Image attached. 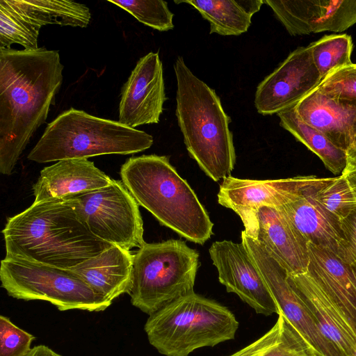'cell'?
Returning <instances> with one entry per match:
<instances>
[{
	"label": "cell",
	"mask_w": 356,
	"mask_h": 356,
	"mask_svg": "<svg viewBox=\"0 0 356 356\" xmlns=\"http://www.w3.org/2000/svg\"><path fill=\"white\" fill-rule=\"evenodd\" d=\"M58 51L0 48V172L10 175L63 82Z\"/></svg>",
	"instance_id": "6da1fadb"
},
{
	"label": "cell",
	"mask_w": 356,
	"mask_h": 356,
	"mask_svg": "<svg viewBox=\"0 0 356 356\" xmlns=\"http://www.w3.org/2000/svg\"><path fill=\"white\" fill-rule=\"evenodd\" d=\"M6 257L70 269L113 245L93 235L72 199L33 202L8 218L2 230Z\"/></svg>",
	"instance_id": "7a4b0ae2"
},
{
	"label": "cell",
	"mask_w": 356,
	"mask_h": 356,
	"mask_svg": "<svg viewBox=\"0 0 356 356\" xmlns=\"http://www.w3.org/2000/svg\"><path fill=\"white\" fill-rule=\"evenodd\" d=\"M174 70L175 114L186 149L212 180H223L231 176L236 163L231 118L216 91L191 72L181 56L175 61Z\"/></svg>",
	"instance_id": "3957f363"
},
{
	"label": "cell",
	"mask_w": 356,
	"mask_h": 356,
	"mask_svg": "<svg viewBox=\"0 0 356 356\" xmlns=\"http://www.w3.org/2000/svg\"><path fill=\"white\" fill-rule=\"evenodd\" d=\"M121 181L138 204L161 224L187 240L204 244L213 223L187 181L156 154L132 156L121 166Z\"/></svg>",
	"instance_id": "277c9868"
},
{
	"label": "cell",
	"mask_w": 356,
	"mask_h": 356,
	"mask_svg": "<svg viewBox=\"0 0 356 356\" xmlns=\"http://www.w3.org/2000/svg\"><path fill=\"white\" fill-rule=\"evenodd\" d=\"M149 134L71 108L49 123L28 159L49 163L104 154H131L153 144Z\"/></svg>",
	"instance_id": "5b68a950"
},
{
	"label": "cell",
	"mask_w": 356,
	"mask_h": 356,
	"mask_svg": "<svg viewBox=\"0 0 356 356\" xmlns=\"http://www.w3.org/2000/svg\"><path fill=\"white\" fill-rule=\"evenodd\" d=\"M235 315L225 306L193 291L149 316L144 330L149 343L165 356H188L235 338Z\"/></svg>",
	"instance_id": "8992f818"
},
{
	"label": "cell",
	"mask_w": 356,
	"mask_h": 356,
	"mask_svg": "<svg viewBox=\"0 0 356 356\" xmlns=\"http://www.w3.org/2000/svg\"><path fill=\"white\" fill-rule=\"evenodd\" d=\"M199 253L179 239L147 243L133 257L131 303L149 316L192 291Z\"/></svg>",
	"instance_id": "52a82bcc"
},
{
	"label": "cell",
	"mask_w": 356,
	"mask_h": 356,
	"mask_svg": "<svg viewBox=\"0 0 356 356\" xmlns=\"http://www.w3.org/2000/svg\"><path fill=\"white\" fill-rule=\"evenodd\" d=\"M0 280L1 287L10 296L24 300L47 301L61 312H102L112 304L96 293L73 270L26 259H2Z\"/></svg>",
	"instance_id": "ba28073f"
},
{
	"label": "cell",
	"mask_w": 356,
	"mask_h": 356,
	"mask_svg": "<svg viewBox=\"0 0 356 356\" xmlns=\"http://www.w3.org/2000/svg\"><path fill=\"white\" fill-rule=\"evenodd\" d=\"M91 233L113 245L130 251L145 244L138 204L122 181L71 198Z\"/></svg>",
	"instance_id": "9c48e42d"
},
{
	"label": "cell",
	"mask_w": 356,
	"mask_h": 356,
	"mask_svg": "<svg viewBox=\"0 0 356 356\" xmlns=\"http://www.w3.org/2000/svg\"><path fill=\"white\" fill-rule=\"evenodd\" d=\"M327 178L299 176L282 179L256 180L229 176L222 180L218 202L231 209L242 220L244 232L256 239L257 212L263 207H279L317 188Z\"/></svg>",
	"instance_id": "30bf717a"
},
{
	"label": "cell",
	"mask_w": 356,
	"mask_h": 356,
	"mask_svg": "<svg viewBox=\"0 0 356 356\" xmlns=\"http://www.w3.org/2000/svg\"><path fill=\"white\" fill-rule=\"evenodd\" d=\"M245 245L282 314L312 347L318 356H342L322 334L311 313L288 279L286 270L257 240L241 232Z\"/></svg>",
	"instance_id": "8fae6325"
},
{
	"label": "cell",
	"mask_w": 356,
	"mask_h": 356,
	"mask_svg": "<svg viewBox=\"0 0 356 356\" xmlns=\"http://www.w3.org/2000/svg\"><path fill=\"white\" fill-rule=\"evenodd\" d=\"M209 252L218 270V280L227 292L236 294L257 314H279L263 276L242 242L216 241Z\"/></svg>",
	"instance_id": "7c38bea8"
},
{
	"label": "cell",
	"mask_w": 356,
	"mask_h": 356,
	"mask_svg": "<svg viewBox=\"0 0 356 356\" xmlns=\"http://www.w3.org/2000/svg\"><path fill=\"white\" fill-rule=\"evenodd\" d=\"M321 80L308 47H298L259 83L255 108L264 115L277 114L296 106Z\"/></svg>",
	"instance_id": "4fadbf2b"
},
{
	"label": "cell",
	"mask_w": 356,
	"mask_h": 356,
	"mask_svg": "<svg viewBox=\"0 0 356 356\" xmlns=\"http://www.w3.org/2000/svg\"><path fill=\"white\" fill-rule=\"evenodd\" d=\"M166 99L162 61L158 52H149L138 60L122 88L119 122L132 128L157 124Z\"/></svg>",
	"instance_id": "5bb4252c"
},
{
	"label": "cell",
	"mask_w": 356,
	"mask_h": 356,
	"mask_svg": "<svg viewBox=\"0 0 356 356\" xmlns=\"http://www.w3.org/2000/svg\"><path fill=\"white\" fill-rule=\"evenodd\" d=\"M291 35L342 32L356 24V0H264Z\"/></svg>",
	"instance_id": "9a60e30c"
},
{
	"label": "cell",
	"mask_w": 356,
	"mask_h": 356,
	"mask_svg": "<svg viewBox=\"0 0 356 356\" xmlns=\"http://www.w3.org/2000/svg\"><path fill=\"white\" fill-rule=\"evenodd\" d=\"M300 118L345 151L356 140V99L331 96L317 87L296 106Z\"/></svg>",
	"instance_id": "2e32d148"
},
{
	"label": "cell",
	"mask_w": 356,
	"mask_h": 356,
	"mask_svg": "<svg viewBox=\"0 0 356 356\" xmlns=\"http://www.w3.org/2000/svg\"><path fill=\"white\" fill-rule=\"evenodd\" d=\"M113 179L88 159H69L44 168L33 185L34 202L71 199L99 190Z\"/></svg>",
	"instance_id": "e0dca14e"
},
{
	"label": "cell",
	"mask_w": 356,
	"mask_h": 356,
	"mask_svg": "<svg viewBox=\"0 0 356 356\" xmlns=\"http://www.w3.org/2000/svg\"><path fill=\"white\" fill-rule=\"evenodd\" d=\"M307 272L321 286L356 334V266L334 252L308 243Z\"/></svg>",
	"instance_id": "ac0fdd59"
},
{
	"label": "cell",
	"mask_w": 356,
	"mask_h": 356,
	"mask_svg": "<svg viewBox=\"0 0 356 356\" xmlns=\"http://www.w3.org/2000/svg\"><path fill=\"white\" fill-rule=\"evenodd\" d=\"M257 240L286 270L295 275L307 272L308 243L293 229L280 209L263 207L257 212Z\"/></svg>",
	"instance_id": "d6986e66"
},
{
	"label": "cell",
	"mask_w": 356,
	"mask_h": 356,
	"mask_svg": "<svg viewBox=\"0 0 356 356\" xmlns=\"http://www.w3.org/2000/svg\"><path fill=\"white\" fill-rule=\"evenodd\" d=\"M288 279L324 337L342 356H353L356 352L355 333L314 278L305 272L288 275Z\"/></svg>",
	"instance_id": "ffe728a7"
},
{
	"label": "cell",
	"mask_w": 356,
	"mask_h": 356,
	"mask_svg": "<svg viewBox=\"0 0 356 356\" xmlns=\"http://www.w3.org/2000/svg\"><path fill=\"white\" fill-rule=\"evenodd\" d=\"M133 257L130 251L112 245L99 254L70 268L98 295L113 302L130 292Z\"/></svg>",
	"instance_id": "44dd1931"
},
{
	"label": "cell",
	"mask_w": 356,
	"mask_h": 356,
	"mask_svg": "<svg viewBox=\"0 0 356 356\" xmlns=\"http://www.w3.org/2000/svg\"><path fill=\"white\" fill-rule=\"evenodd\" d=\"M317 188L277 209L307 243L323 247L337 254L343 240L340 221L313 199L312 194Z\"/></svg>",
	"instance_id": "7402d4cb"
},
{
	"label": "cell",
	"mask_w": 356,
	"mask_h": 356,
	"mask_svg": "<svg viewBox=\"0 0 356 356\" xmlns=\"http://www.w3.org/2000/svg\"><path fill=\"white\" fill-rule=\"evenodd\" d=\"M47 17L31 0L0 1V48L18 44L26 50L38 49L40 29Z\"/></svg>",
	"instance_id": "603a6c76"
},
{
	"label": "cell",
	"mask_w": 356,
	"mask_h": 356,
	"mask_svg": "<svg viewBox=\"0 0 356 356\" xmlns=\"http://www.w3.org/2000/svg\"><path fill=\"white\" fill-rule=\"evenodd\" d=\"M194 7L210 24V34L239 35L245 33L264 0H179Z\"/></svg>",
	"instance_id": "cb8c5ba5"
},
{
	"label": "cell",
	"mask_w": 356,
	"mask_h": 356,
	"mask_svg": "<svg viewBox=\"0 0 356 356\" xmlns=\"http://www.w3.org/2000/svg\"><path fill=\"white\" fill-rule=\"evenodd\" d=\"M228 356H318L282 314L263 336Z\"/></svg>",
	"instance_id": "d4e9b609"
},
{
	"label": "cell",
	"mask_w": 356,
	"mask_h": 356,
	"mask_svg": "<svg viewBox=\"0 0 356 356\" xmlns=\"http://www.w3.org/2000/svg\"><path fill=\"white\" fill-rule=\"evenodd\" d=\"M280 125L316 154L332 173L342 174L346 167V152L335 146L324 134L303 122L295 106L277 113Z\"/></svg>",
	"instance_id": "484cf974"
},
{
	"label": "cell",
	"mask_w": 356,
	"mask_h": 356,
	"mask_svg": "<svg viewBox=\"0 0 356 356\" xmlns=\"http://www.w3.org/2000/svg\"><path fill=\"white\" fill-rule=\"evenodd\" d=\"M307 47L322 79L331 72L352 64L353 41L347 34L325 35Z\"/></svg>",
	"instance_id": "4316f807"
},
{
	"label": "cell",
	"mask_w": 356,
	"mask_h": 356,
	"mask_svg": "<svg viewBox=\"0 0 356 356\" xmlns=\"http://www.w3.org/2000/svg\"><path fill=\"white\" fill-rule=\"evenodd\" d=\"M312 195L318 204L339 221L356 209V193L343 174L327 178Z\"/></svg>",
	"instance_id": "83f0119b"
},
{
	"label": "cell",
	"mask_w": 356,
	"mask_h": 356,
	"mask_svg": "<svg viewBox=\"0 0 356 356\" xmlns=\"http://www.w3.org/2000/svg\"><path fill=\"white\" fill-rule=\"evenodd\" d=\"M133 15L138 21L159 31H168L174 28V14L168 3L161 0H108Z\"/></svg>",
	"instance_id": "f1b7e54d"
},
{
	"label": "cell",
	"mask_w": 356,
	"mask_h": 356,
	"mask_svg": "<svg viewBox=\"0 0 356 356\" xmlns=\"http://www.w3.org/2000/svg\"><path fill=\"white\" fill-rule=\"evenodd\" d=\"M35 339L7 316H0V356H25L31 350Z\"/></svg>",
	"instance_id": "f546056e"
},
{
	"label": "cell",
	"mask_w": 356,
	"mask_h": 356,
	"mask_svg": "<svg viewBox=\"0 0 356 356\" xmlns=\"http://www.w3.org/2000/svg\"><path fill=\"white\" fill-rule=\"evenodd\" d=\"M331 96L356 99V64L337 69L321 81L317 87Z\"/></svg>",
	"instance_id": "4dcf8cb0"
},
{
	"label": "cell",
	"mask_w": 356,
	"mask_h": 356,
	"mask_svg": "<svg viewBox=\"0 0 356 356\" xmlns=\"http://www.w3.org/2000/svg\"><path fill=\"white\" fill-rule=\"evenodd\" d=\"M343 240L338 257L343 261L356 266V209L340 221Z\"/></svg>",
	"instance_id": "1f68e13d"
},
{
	"label": "cell",
	"mask_w": 356,
	"mask_h": 356,
	"mask_svg": "<svg viewBox=\"0 0 356 356\" xmlns=\"http://www.w3.org/2000/svg\"><path fill=\"white\" fill-rule=\"evenodd\" d=\"M25 356H62L44 345L35 346Z\"/></svg>",
	"instance_id": "d6a6232c"
},
{
	"label": "cell",
	"mask_w": 356,
	"mask_h": 356,
	"mask_svg": "<svg viewBox=\"0 0 356 356\" xmlns=\"http://www.w3.org/2000/svg\"><path fill=\"white\" fill-rule=\"evenodd\" d=\"M346 167L344 171L356 170V140L346 152Z\"/></svg>",
	"instance_id": "836d02e7"
},
{
	"label": "cell",
	"mask_w": 356,
	"mask_h": 356,
	"mask_svg": "<svg viewBox=\"0 0 356 356\" xmlns=\"http://www.w3.org/2000/svg\"><path fill=\"white\" fill-rule=\"evenodd\" d=\"M342 174L347 178L350 186L356 193V170L344 171Z\"/></svg>",
	"instance_id": "e575fe53"
},
{
	"label": "cell",
	"mask_w": 356,
	"mask_h": 356,
	"mask_svg": "<svg viewBox=\"0 0 356 356\" xmlns=\"http://www.w3.org/2000/svg\"><path fill=\"white\" fill-rule=\"evenodd\" d=\"M353 356H356V352L355 353L354 355Z\"/></svg>",
	"instance_id": "d590c367"
}]
</instances>
